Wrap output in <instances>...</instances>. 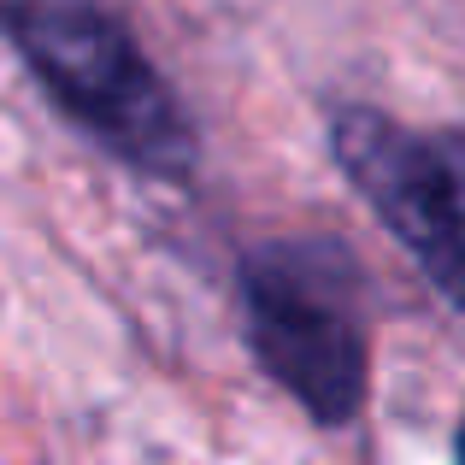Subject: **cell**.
I'll return each instance as SVG.
<instances>
[{"label": "cell", "mask_w": 465, "mask_h": 465, "mask_svg": "<svg viewBox=\"0 0 465 465\" xmlns=\"http://www.w3.org/2000/svg\"><path fill=\"white\" fill-rule=\"evenodd\" d=\"M0 35L54 113L118 165L153 183L194 177L201 130L113 0H0Z\"/></svg>", "instance_id": "6da1fadb"}, {"label": "cell", "mask_w": 465, "mask_h": 465, "mask_svg": "<svg viewBox=\"0 0 465 465\" xmlns=\"http://www.w3.org/2000/svg\"><path fill=\"white\" fill-rule=\"evenodd\" d=\"M242 341L253 365L324 430L360 419L371 395L365 272L330 236H277L236 260Z\"/></svg>", "instance_id": "7a4b0ae2"}, {"label": "cell", "mask_w": 465, "mask_h": 465, "mask_svg": "<svg viewBox=\"0 0 465 465\" xmlns=\"http://www.w3.org/2000/svg\"><path fill=\"white\" fill-rule=\"evenodd\" d=\"M330 159L371 218L407 248L430 289L465 312V124H401L377 106L341 101L324 118Z\"/></svg>", "instance_id": "3957f363"}, {"label": "cell", "mask_w": 465, "mask_h": 465, "mask_svg": "<svg viewBox=\"0 0 465 465\" xmlns=\"http://www.w3.org/2000/svg\"><path fill=\"white\" fill-rule=\"evenodd\" d=\"M454 460L465 465V412H460V430H454Z\"/></svg>", "instance_id": "277c9868"}]
</instances>
